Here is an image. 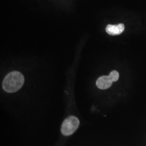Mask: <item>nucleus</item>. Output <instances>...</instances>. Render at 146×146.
<instances>
[{"label":"nucleus","mask_w":146,"mask_h":146,"mask_svg":"<svg viewBox=\"0 0 146 146\" xmlns=\"http://www.w3.org/2000/svg\"><path fill=\"white\" fill-rule=\"evenodd\" d=\"M25 82L23 75L19 72L14 71L6 75L2 87L7 93H15L22 88Z\"/></svg>","instance_id":"1"},{"label":"nucleus","mask_w":146,"mask_h":146,"mask_svg":"<svg viewBox=\"0 0 146 146\" xmlns=\"http://www.w3.org/2000/svg\"><path fill=\"white\" fill-rule=\"evenodd\" d=\"M80 125V121L74 116H69L63 121L61 126V133L63 135L69 136L77 130Z\"/></svg>","instance_id":"2"},{"label":"nucleus","mask_w":146,"mask_h":146,"mask_svg":"<svg viewBox=\"0 0 146 146\" xmlns=\"http://www.w3.org/2000/svg\"><path fill=\"white\" fill-rule=\"evenodd\" d=\"M106 31L110 35H119L125 31V25L122 23L117 25H108L106 28Z\"/></svg>","instance_id":"3"},{"label":"nucleus","mask_w":146,"mask_h":146,"mask_svg":"<svg viewBox=\"0 0 146 146\" xmlns=\"http://www.w3.org/2000/svg\"><path fill=\"white\" fill-rule=\"evenodd\" d=\"M113 81L109 76H102L100 77L96 81V86L101 89H106L111 87Z\"/></svg>","instance_id":"4"},{"label":"nucleus","mask_w":146,"mask_h":146,"mask_svg":"<svg viewBox=\"0 0 146 146\" xmlns=\"http://www.w3.org/2000/svg\"><path fill=\"white\" fill-rule=\"evenodd\" d=\"M109 76L113 82H116L119 78V74L117 71L113 70L110 73Z\"/></svg>","instance_id":"5"}]
</instances>
